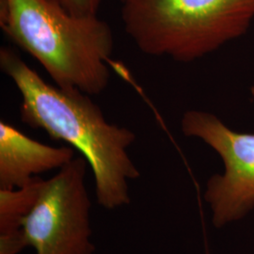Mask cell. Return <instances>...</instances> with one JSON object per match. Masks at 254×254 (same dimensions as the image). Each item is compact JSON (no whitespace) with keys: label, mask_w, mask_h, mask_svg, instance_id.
Masks as SVG:
<instances>
[{"label":"cell","mask_w":254,"mask_h":254,"mask_svg":"<svg viewBox=\"0 0 254 254\" xmlns=\"http://www.w3.org/2000/svg\"><path fill=\"white\" fill-rule=\"evenodd\" d=\"M0 68L21 93L22 122L68 143L87 160L97 203L107 210L129 204V181L140 176L128 154L135 133L109 123L90 95L47 83L10 48L1 47Z\"/></svg>","instance_id":"6da1fadb"},{"label":"cell","mask_w":254,"mask_h":254,"mask_svg":"<svg viewBox=\"0 0 254 254\" xmlns=\"http://www.w3.org/2000/svg\"><path fill=\"white\" fill-rule=\"evenodd\" d=\"M0 27L57 86L88 95L107 89L114 38L97 15L75 16L58 0H0Z\"/></svg>","instance_id":"7a4b0ae2"},{"label":"cell","mask_w":254,"mask_h":254,"mask_svg":"<svg viewBox=\"0 0 254 254\" xmlns=\"http://www.w3.org/2000/svg\"><path fill=\"white\" fill-rule=\"evenodd\" d=\"M122 21L139 51L191 63L245 35L254 0H125Z\"/></svg>","instance_id":"3957f363"},{"label":"cell","mask_w":254,"mask_h":254,"mask_svg":"<svg viewBox=\"0 0 254 254\" xmlns=\"http://www.w3.org/2000/svg\"><path fill=\"white\" fill-rule=\"evenodd\" d=\"M80 155L44 180L36 204L23 221L27 246L36 254H94L91 200Z\"/></svg>","instance_id":"277c9868"},{"label":"cell","mask_w":254,"mask_h":254,"mask_svg":"<svg viewBox=\"0 0 254 254\" xmlns=\"http://www.w3.org/2000/svg\"><path fill=\"white\" fill-rule=\"evenodd\" d=\"M181 128L185 136L210 146L224 165V173L211 176L204 191L213 225L224 227L246 217L254 208V134L235 131L200 110L187 111Z\"/></svg>","instance_id":"5b68a950"},{"label":"cell","mask_w":254,"mask_h":254,"mask_svg":"<svg viewBox=\"0 0 254 254\" xmlns=\"http://www.w3.org/2000/svg\"><path fill=\"white\" fill-rule=\"evenodd\" d=\"M73 158L72 147L47 145L0 122V190L23 188L39 174L59 171Z\"/></svg>","instance_id":"8992f818"},{"label":"cell","mask_w":254,"mask_h":254,"mask_svg":"<svg viewBox=\"0 0 254 254\" xmlns=\"http://www.w3.org/2000/svg\"><path fill=\"white\" fill-rule=\"evenodd\" d=\"M44 180L36 176L23 188L0 190V236L23 231V221L36 204Z\"/></svg>","instance_id":"52a82bcc"},{"label":"cell","mask_w":254,"mask_h":254,"mask_svg":"<svg viewBox=\"0 0 254 254\" xmlns=\"http://www.w3.org/2000/svg\"><path fill=\"white\" fill-rule=\"evenodd\" d=\"M64 9L75 16L97 15L102 0H58Z\"/></svg>","instance_id":"ba28073f"},{"label":"cell","mask_w":254,"mask_h":254,"mask_svg":"<svg viewBox=\"0 0 254 254\" xmlns=\"http://www.w3.org/2000/svg\"><path fill=\"white\" fill-rule=\"evenodd\" d=\"M27 246L24 232L11 236H0V254H18Z\"/></svg>","instance_id":"9c48e42d"},{"label":"cell","mask_w":254,"mask_h":254,"mask_svg":"<svg viewBox=\"0 0 254 254\" xmlns=\"http://www.w3.org/2000/svg\"><path fill=\"white\" fill-rule=\"evenodd\" d=\"M121 1H122V2H124V1H125V0H121Z\"/></svg>","instance_id":"30bf717a"}]
</instances>
